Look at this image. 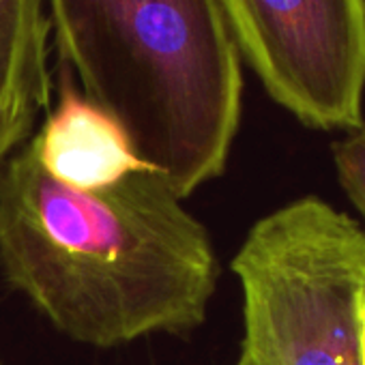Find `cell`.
<instances>
[{"label":"cell","instance_id":"cell-1","mask_svg":"<svg viewBox=\"0 0 365 365\" xmlns=\"http://www.w3.org/2000/svg\"><path fill=\"white\" fill-rule=\"evenodd\" d=\"M0 267L61 333L99 348L198 329L217 284L209 232L155 170L84 192L29 146L0 170Z\"/></svg>","mask_w":365,"mask_h":365},{"label":"cell","instance_id":"cell-2","mask_svg":"<svg viewBox=\"0 0 365 365\" xmlns=\"http://www.w3.org/2000/svg\"><path fill=\"white\" fill-rule=\"evenodd\" d=\"M61 65L182 200L220 176L243 73L217 0H48Z\"/></svg>","mask_w":365,"mask_h":365},{"label":"cell","instance_id":"cell-3","mask_svg":"<svg viewBox=\"0 0 365 365\" xmlns=\"http://www.w3.org/2000/svg\"><path fill=\"white\" fill-rule=\"evenodd\" d=\"M245 335L237 365H361L365 230L307 196L262 217L232 260Z\"/></svg>","mask_w":365,"mask_h":365},{"label":"cell","instance_id":"cell-4","mask_svg":"<svg viewBox=\"0 0 365 365\" xmlns=\"http://www.w3.org/2000/svg\"><path fill=\"white\" fill-rule=\"evenodd\" d=\"M269 97L312 129L363 125L365 0H217Z\"/></svg>","mask_w":365,"mask_h":365},{"label":"cell","instance_id":"cell-5","mask_svg":"<svg viewBox=\"0 0 365 365\" xmlns=\"http://www.w3.org/2000/svg\"><path fill=\"white\" fill-rule=\"evenodd\" d=\"M41 168L73 190L110 187L148 168L120 125L88 101L67 67H58V101L29 144Z\"/></svg>","mask_w":365,"mask_h":365},{"label":"cell","instance_id":"cell-6","mask_svg":"<svg viewBox=\"0 0 365 365\" xmlns=\"http://www.w3.org/2000/svg\"><path fill=\"white\" fill-rule=\"evenodd\" d=\"M48 37L43 0H0V93L31 120L52 95Z\"/></svg>","mask_w":365,"mask_h":365},{"label":"cell","instance_id":"cell-7","mask_svg":"<svg viewBox=\"0 0 365 365\" xmlns=\"http://www.w3.org/2000/svg\"><path fill=\"white\" fill-rule=\"evenodd\" d=\"M333 161L346 196L365 217V123L333 144Z\"/></svg>","mask_w":365,"mask_h":365},{"label":"cell","instance_id":"cell-8","mask_svg":"<svg viewBox=\"0 0 365 365\" xmlns=\"http://www.w3.org/2000/svg\"><path fill=\"white\" fill-rule=\"evenodd\" d=\"M33 120L22 116L0 93V170L9 161V155L31 131Z\"/></svg>","mask_w":365,"mask_h":365},{"label":"cell","instance_id":"cell-9","mask_svg":"<svg viewBox=\"0 0 365 365\" xmlns=\"http://www.w3.org/2000/svg\"><path fill=\"white\" fill-rule=\"evenodd\" d=\"M359 356H361V365H365V303L361 305L359 312Z\"/></svg>","mask_w":365,"mask_h":365}]
</instances>
